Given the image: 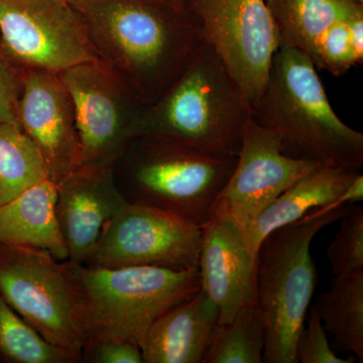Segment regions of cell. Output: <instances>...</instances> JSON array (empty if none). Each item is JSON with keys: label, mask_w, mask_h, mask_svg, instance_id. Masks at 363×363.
<instances>
[{"label": "cell", "mask_w": 363, "mask_h": 363, "mask_svg": "<svg viewBox=\"0 0 363 363\" xmlns=\"http://www.w3.org/2000/svg\"><path fill=\"white\" fill-rule=\"evenodd\" d=\"M98 60L143 104L166 93L202 43L186 0H72Z\"/></svg>", "instance_id": "6da1fadb"}, {"label": "cell", "mask_w": 363, "mask_h": 363, "mask_svg": "<svg viewBox=\"0 0 363 363\" xmlns=\"http://www.w3.org/2000/svg\"><path fill=\"white\" fill-rule=\"evenodd\" d=\"M252 118L276 135L286 157L362 169V133L339 118L316 66L300 50L279 47Z\"/></svg>", "instance_id": "7a4b0ae2"}, {"label": "cell", "mask_w": 363, "mask_h": 363, "mask_svg": "<svg viewBox=\"0 0 363 363\" xmlns=\"http://www.w3.org/2000/svg\"><path fill=\"white\" fill-rule=\"evenodd\" d=\"M252 116L245 93L202 40L175 82L145 107L133 135L162 138L215 156H238Z\"/></svg>", "instance_id": "3957f363"}, {"label": "cell", "mask_w": 363, "mask_h": 363, "mask_svg": "<svg viewBox=\"0 0 363 363\" xmlns=\"http://www.w3.org/2000/svg\"><path fill=\"white\" fill-rule=\"evenodd\" d=\"M348 206L315 208L303 218L272 231L260 245L255 304L266 330L262 362L298 363L296 343L317 283L311 243L324 227L339 220Z\"/></svg>", "instance_id": "277c9868"}, {"label": "cell", "mask_w": 363, "mask_h": 363, "mask_svg": "<svg viewBox=\"0 0 363 363\" xmlns=\"http://www.w3.org/2000/svg\"><path fill=\"white\" fill-rule=\"evenodd\" d=\"M238 156H215L152 136L133 138L112 167L125 201L157 208L202 227Z\"/></svg>", "instance_id": "5b68a950"}, {"label": "cell", "mask_w": 363, "mask_h": 363, "mask_svg": "<svg viewBox=\"0 0 363 363\" xmlns=\"http://www.w3.org/2000/svg\"><path fill=\"white\" fill-rule=\"evenodd\" d=\"M72 267L81 294L85 342L112 339L142 348L155 321L201 289L198 267Z\"/></svg>", "instance_id": "8992f818"}, {"label": "cell", "mask_w": 363, "mask_h": 363, "mask_svg": "<svg viewBox=\"0 0 363 363\" xmlns=\"http://www.w3.org/2000/svg\"><path fill=\"white\" fill-rule=\"evenodd\" d=\"M0 295L48 342L73 353L81 362L82 303L69 260L0 242Z\"/></svg>", "instance_id": "52a82bcc"}, {"label": "cell", "mask_w": 363, "mask_h": 363, "mask_svg": "<svg viewBox=\"0 0 363 363\" xmlns=\"http://www.w3.org/2000/svg\"><path fill=\"white\" fill-rule=\"evenodd\" d=\"M75 108L80 167L112 168L133 142L147 105L99 60L59 73Z\"/></svg>", "instance_id": "ba28073f"}, {"label": "cell", "mask_w": 363, "mask_h": 363, "mask_svg": "<svg viewBox=\"0 0 363 363\" xmlns=\"http://www.w3.org/2000/svg\"><path fill=\"white\" fill-rule=\"evenodd\" d=\"M199 21L202 40L255 106L281 45L266 0H186Z\"/></svg>", "instance_id": "9c48e42d"}, {"label": "cell", "mask_w": 363, "mask_h": 363, "mask_svg": "<svg viewBox=\"0 0 363 363\" xmlns=\"http://www.w3.org/2000/svg\"><path fill=\"white\" fill-rule=\"evenodd\" d=\"M201 238V227L192 222L157 208L125 201L105 227L86 266H147L185 271L198 267Z\"/></svg>", "instance_id": "30bf717a"}, {"label": "cell", "mask_w": 363, "mask_h": 363, "mask_svg": "<svg viewBox=\"0 0 363 363\" xmlns=\"http://www.w3.org/2000/svg\"><path fill=\"white\" fill-rule=\"evenodd\" d=\"M0 37L26 70L61 73L98 59L80 14L60 0H0Z\"/></svg>", "instance_id": "8fae6325"}, {"label": "cell", "mask_w": 363, "mask_h": 363, "mask_svg": "<svg viewBox=\"0 0 363 363\" xmlns=\"http://www.w3.org/2000/svg\"><path fill=\"white\" fill-rule=\"evenodd\" d=\"M322 166L286 157L276 135L250 118L243 130L235 168L217 202L247 228L286 189Z\"/></svg>", "instance_id": "7c38bea8"}, {"label": "cell", "mask_w": 363, "mask_h": 363, "mask_svg": "<svg viewBox=\"0 0 363 363\" xmlns=\"http://www.w3.org/2000/svg\"><path fill=\"white\" fill-rule=\"evenodd\" d=\"M201 229V289L218 308L217 323L228 324L241 308L255 304L257 255L243 227L220 202Z\"/></svg>", "instance_id": "4fadbf2b"}, {"label": "cell", "mask_w": 363, "mask_h": 363, "mask_svg": "<svg viewBox=\"0 0 363 363\" xmlns=\"http://www.w3.org/2000/svg\"><path fill=\"white\" fill-rule=\"evenodd\" d=\"M18 123L58 184L81 166V149L73 100L59 73L26 70L18 104Z\"/></svg>", "instance_id": "5bb4252c"}, {"label": "cell", "mask_w": 363, "mask_h": 363, "mask_svg": "<svg viewBox=\"0 0 363 363\" xmlns=\"http://www.w3.org/2000/svg\"><path fill=\"white\" fill-rule=\"evenodd\" d=\"M124 202L112 168L79 167L57 184L55 213L69 262L87 264Z\"/></svg>", "instance_id": "9a60e30c"}, {"label": "cell", "mask_w": 363, "mask_h": 363, "mask_svg": "<svg viewBox=\"0 0 363 363\" xmlns=\"http://www.w3.org/2000/svg\"><path fill=\"white\" fill-rule=\"evenodd\" d=\"M219 311L202 289L150 326L142 345L143 363H202Z\"/></svg>", "instance_id": "2e32d148"}, {"label": "cell", "mask_w": 363, "mask_h": 363, "mask_svg": "<svg viewBox=\"0 0 363 363\" xmlns=\"http://www.w3.org/2000/svg\"><path fill=\"white\" fill-rule=\"evenodd\" d=\"M57 184L45 180L0 206V242L35 248L60 260H68L55 205Z\"/></svg>", "instance_id": "e0dca14e"}, {"label": "cell", "mask_w": 363, "mask_h": 363, "mask_svg": "<svg viewBox=\"0 0 363 363\" xmlns=\"http://www.w3.org/2000/svg\"><path fill=\"white\" fill-rule=\"evenodd\" d=\"M359 173L357 169L322 166L296 182L245 228L252 252L257 255L264 238L279 227L303 218L315 208L335 204L339 196Z\"/></svg>", "instance_id": "ac0fdd59"}, {"label": "cell", "mask_w": 363, "mask_h": 363, "mask_svg": "<svg viewBox=\"0 0 363 363\" xmlns=\"http://www.w3.org/2000/svg\"><path fill=\"white\" fill-rule=\"evenodd\" d=\"M283 45L314 61L318 42L330 26L363 11L357 0H266Z\"/></svg>", "instance_id": "d6986e66"}, {"label": "cell", "mask_w": 363, "mask_h": 363, "mask_svg": "<svg viewBox=\"0 0 363 363\" xmlns=\"http://www.w3.org/2000/svg\"><path fill=\"white\" fill-rule=\"evenodd\" d=\"M341 350L363 362V272L335 277L312 305Z\"/></svg>", "instance_id": "ffe728a7"}, {"label": "cell", "mask_w": 363, "mask_h": 363, "mask_svg": "<svg viewBox=\"0 0 363 363\" xmlns=\"http://www.w3.org/2000/svg\"><path fill=\"white\" fill-rule=\"evenodd\" d=\"M266 330L257 304L241 308L228 324L215 325L202 363H262Z\"/></svg>", "instance_id": "44dd1931"}, {"label": "cell", "mask_w": 363, "mask_h": 363, "mask_svg": "<svg viewBox=\"0 0 363 363\" xmlns=\"http://www.w3.org/2000/svg\"><path fill=\"white\" fill-rule=\"evenodd\" d=\"M45 179L47 168L30 138L20 126L0 121V206Z\"/></svg>", "instance_id": "7402d4cb"}, {"label": "cell", "mask_w": 363, "mask_h": 363, "mask_svg": "<svg viewBox=\"0 0 363 363\" xmlns=\"http://www.w3.org/2000/svg\"><path fill=\"white\" fill-rule=\"evenodd\" d=\"M0 362L78 363L80 358L48 342L0 295Z\"/></svg>", "instance_id": "603a6c76"}, {"label": "cell", "mask_w": 363, "mask_h": 363, "mask_svg": "<svg viewBox=\"0 0 363 363\" xmlns=\"http://www.w3.org/2000/svg\"><path fill=\"white\" fill-rule=\"evenodd\" d=\"M339 230L327 250L332 272L347 277L363 272V209L351 204L339 218Z\"/></svg>", "instance_id": "cb8c5ba5"}, {"label": "cell", "mask_w": 363, "mask_h": 363, "mask_svg": "<svg viewBox=\"0 0 363 363\" xmlns=\"http://www.w3.org/2000/svg\"><path fill=\"white\" fill-rule=\"evenodd\" d=\"M347 21H341L334 23L320 38L313 61L317 70H326L339 77L353 66L359 65L350 43Z\"/></svg>", "instance_id": "d4e9b609"}, {"label": "cell", "mask_w": 363, "mask_h": 363, "mask_svg": "<svg viewBox=\"0 0 363 363\" xmlns=\"http://www.w3.org/2000/svg\"><path fill=\"white\" fill-rule=\"evenodd\" d=\"M309 315H306V325L301 329L296 343V358L301 363H354L357 357H338L332 350L327 339L321 320L318 317L314 307L309 308Z\"/></svg>", "instance_id": "484cf974"}, {"label": "cell", "mask_w": 363, "mask_h": 363, "mask_svg": "<svg viewBox=\"0 0 363 363\" xmlns=\"http://www.w3.org/2000/svg\"><path fill=\"white\" fill-rule=\"evenodd\" d=\"M26 69L16 63L7 52L0 37V121L20 126L18 104L23 84ZM21 128V126H20Z\"/></svg>", "instance_id": "4316f807"}, {"label": "cell", "mask_w": 363, "mask_h": 363, "mask_svg": "<svg viewBox=\"0 0 363 363\" xmlns=\"http://www.w3.org/2000/svg\"><path fill=\"white\" fill-rule=\"evenodd\" d=\"M83 363H143L142 348L112 339H88L81 353Z\"/></svg>", "instance_id": "83f0119b"}, {"label": "cell", "mask_w": 363, "mask_h": 363, "mask_svg": "<svg viewBox=\"0 0 363 363\" xmlns=\"http://www.w3.org/2000/svg\"><path fill=\"white\" fill-rule=\"evenodd\" d=\"M348 33L358 63L362 65L363 62V11L350 18L347 21Z\"/></svg>", "instance_id": "f1b7e54d"}, {"label": "cell", "mask_w": 363, "mask_h": 363, "mask_svg": "<svg viewBox=\"0 0 363 363\" xmlns=\"http://www.w3.org/2000/svg\"><path fill=\"white\" fill-rule=\"evenodd\" d=\"M363 199V175L362 173L357 174L355 178L350 182V185L345 188L342 194L339 196L335 204L337 206L342 205L354 204Z\"/></svg>", "instance_id": "f546056e"}, {"label": "cell", "mask_w": 363, "mask_h": 363, "mask_svg": "<svg viewBox=\"0 0 363 363\" xmlns=\"http://www.w3.org/2000/svg\"><path fill=\"white\" fill-rule=\"evenodd\" d=\"M60 1L66 2V4H70V2L72 1V0H60Z\"/></svg>", "instance_id": "4dcf8cb0"}, {"label": "cell", "mask_w": 363, "mask_h": 363, "mask_svg": "<svg viewBox=\"0 0 363 363\" xmlns=\"http://www.w3.org/2000/svg\"><path fill=\"white\" fill-rule=\"evenodd\" d=\"M357 1L359 2V4H363V0H357Z\"/></svg>", "instance_id": "1f68e13d"}]
</instances>
